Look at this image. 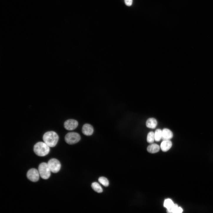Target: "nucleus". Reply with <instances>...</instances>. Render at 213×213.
<instances>
[{"label":"nucleus","mask_w":213,"mask_h":213,"mask_svg":"<svg viewBox=\"0 0 213 213\" xmlns=\"http://www.w3.org/2000/svg\"><path fill=\"white\" fill-rule=\"evenodd\" d=\"M43 139L44 142L49 147H55L57 144L59 140V136L54 131H49L45 133L43 135Z\"/></svg>","instance_id":"obj_1"},{"label":"nucleus","mask_w":213,"mask_h":213,"mask_svg":"<svg viewBox=\"0 0 213 213\" xmlns=\"http://www.w3.org/2000/svg\"><path fill=\"white\" fill-rule=\"evenodd\" d=\"M34 150L35 153L38 156H45L47 155L50 152V147L45 143L39 142L34 146Z\"/></svg>","instance_id":"obj_2"},{"label":"nucleus","mask_w":213,"mask_h":213,"mask_svg":"<svg viewBox=\"0 0 213 213\" xmlns=\"http://www.w3.org/2000/svg\"><path fill=\"white\" fill-rule=\"evenodd\" d=\"M38 171L41 177L44 179H47L50 176L51 172L46 163H42L39 165Z\"/></svg>","instance_id":"obj_3"},{"label":"nucleus","mask_w":213,"mask_h":213,"mask_svg":"<svg viewBox=\"0 0 213 213\" xmlns=\"http://www.w3.org/2000/svg\"><path fill=\"white\" fill-rule=\"evenodd\" d=\"M65 139L67 143L70 144H73L76 143L80 140L81 136L77 133L70 132L66 134Z\"/></svg>","instance_id":"obj_4"},{"label":"nucleus","mask_w":213,"mask_h":213,"mask_svg":"<svg viewBox=\"0 0 213 213\" xmlns=\"http://www.w3.org/2000/svg\"><path fill=\"white\" fill-rule=\"evenodd\" d=\"M47 164L51 172L53 173L58 172L61 169V163L56 159H51L48 161Z\"/></svg>","instance_id":"obj_5"},{"label":"nucleus","mask_w":213,"mask_h":213,"mask_svg":"<svg viewBox=\"0 0 213 213\" xmlns=\"http://www.w3.org/2000/svg\"><path fill=\"white\" fill-rule=\"evenodd\" d=\"M40 176L38 170L34 168L30 169L27 174L28 178L34 182H37L39 179Z\"/></svg>","instance_id":"obj_6"},{"label":"nucleus","mask_w":213,"mask_h":213,"mask_svg":"<svg viewBox=\"0 0 213 213\" xmlns=\"http://www.w3.org/2000/svg\"><path fill=\"white\" fill-rule=\"evenodd\" d=\"M78 126V122L74 119H69L64 123V127L68 130L72 131L75 129Z\"/></svg>","instance_id":"obj_7"},{"label":"nucleus","mask_w":213,"mask_h":213,"mask_svg":"<svg viewBox=\"0 0 213 213\" xmlns=\"http://www.w3.org/2000/svg\"><path fill=\"white\" fill-rule=\"evenodd\" d=\"M94 129L93 127L89 124H84L82 128V132L85 135L90 136L92 135L94 132Z\"/></svg>","instance_id":"obj_8"},{"label":"nucleus","mask_w":213,"mask_h":213,"mask_svg":"<svg viewBox=\"0 0 213 213\" xmlns=\"http://www.w3.org/2000/svg\"><path fill=\"white\" fill-rule=\"evenodd\" d=\"M173 134L171 130L168 129H164L162 130V139L164 140H169L173 137Z\"/></svg>","instance_id":"obj_9"},{"label":"nucleus","mask_w":213,"mask_h":213,"mask_svg":"<svg viewBox=\"0 0 213 213\" xmlns=\"http://www.w3.org/2000/svg\"><path fill=\"white\" fill-rule=\"evenodd\" d=\"M172 146V142L169 140H164L161 144L160 148L162 151L167 152L171 148Z\"/></svg>","instance_id":"obj_10"},{"label":"nucleus","mask_w":213,"mask_h":213,"mask_svg":"<svg viewBox=\"0 0 213 213\" xmlns=\"http://www.w3.org/2000/svg\"><path fill=\"white\" fill-rule=\"evenodd\" d=\"M160 147L158 144H152L149 145L147 148V151L151 153H155L158 152Z\"/></svg>","instance_id":"obj_11"},{"label":"nucleus","mask_w":213,"mask_h":213,"mask_svg":"<svg viewBox=\"0 0 213 213\" xmlns=\"http://www.w3.org/2000/svg\"><path fill=\"white\" fill-rule=\"evenodd\" d=\"M157 122L154 118H151L148 119L146 122V126L149 128L154 129L157 125Z\"/></svg>","instance_id":"obj_12"},{"label":"nucleus","mask_w":213,"mask_h":213,"mask_svg":"<svg viewBox=\"0 0 213 213\" xmlns=\"http://www.w3.org/2000/svg\"><path fill=\"white\" fill-rule=\"evenodd\" d=\"M91 187L93 190L98 193L102 192L103 189L101 186L97 182H94L92 183Z\"/></svg>","instance_id":"obj_13"},{"label":"nucleus","mask_w":213,"mask_h":213,"mask_svg":"<svg viewBox=\"0 0 213 213\" xmlns=\"http://www.w3.org/2000/svg\"><path fill=\"white\" fill-rule=\"evenodd\" d=\"M162 131L160 129H157L154 133L155 140L159 142L162 139Z\"/></svg>","instance_id":"obj_14"},{"label":"nucleus","mask_w":213,"mask_h":213,"mask_svg":"<svg viewBox=\"0 0 213 213\" xmlns=\"http://www.w3.org/2000/svg\"><path fill=\"white\" fill-rule=\"evenodd\" d=\"M98 181L101 184L105 187H107L109 186V181L105 177H100L98 179Z\"/></svg>","instance_id":"obj_15"},{"label":"nucleus","mask_w":213,"mask_h":213,"mask_svg":"<svg viewBox=\"0 0 213 213\" xmlns=\"http://www.w3.org/2000/svg\"><path fill=\"white\" fill-rule=\"evenodd\" d=\"M155 140L154 133L151 132L148 133L147 136V141L149 143H153Z\"/></svg>","instance_id":"obj_16"},{"label":"nucleus","mask_w":213,"mask_h":213,"mask_svg":"<svg viewBox=\"0 0 213 213\" xmlns=\"http://www.w3.org/2000/svg\"><path fill=\"white\" fill-rule=\"evenodd\" d=\"M174 204L173 201L171 199H169L165 201L164 205L167 209L172 206Z\"/></svg>","instance_id":"obj_17"},{"label":"nucleus","mask_w":213,"mask_h":213,"mask_svg":"<svg viewBox=\"0 0 213 213\" xmlns=\"http://www.w3.org/2000/svg\"><path fill=\"white\" fill-rule=\"evenodd\" d=\"M178 207V206L177 204H174L172 206L167 209V213H174Z\"/></svg>","instance_id":"obj_18"},{"label":"nucleus","mask_w":213,"mask_h":213,"mask_svg":"<svg viewBox=\"0 0 213 213\" xmlns=\"http://www.w3.org/2000/svg\"><path fill=\"white\" fill-rule=\"evenodd\" d=\"M126 5L129 6H131L132 4L133 0H124Z\"/></svg>","instance_id":"obj_19"},{"label":"nucleus","mask_w":213,"mask_h":213,"mask_svg":"<svg viewBox=\"0 0 213 213\" xmlns=\"http://www.w3.org/2000/svg\"><path fill=\"white\" fill-rule=\"evenodd\" d=\"M183 209L181 207H178L174 213H182Z\"/></svg>","instance_id":"obj_20"}]
</instances>
